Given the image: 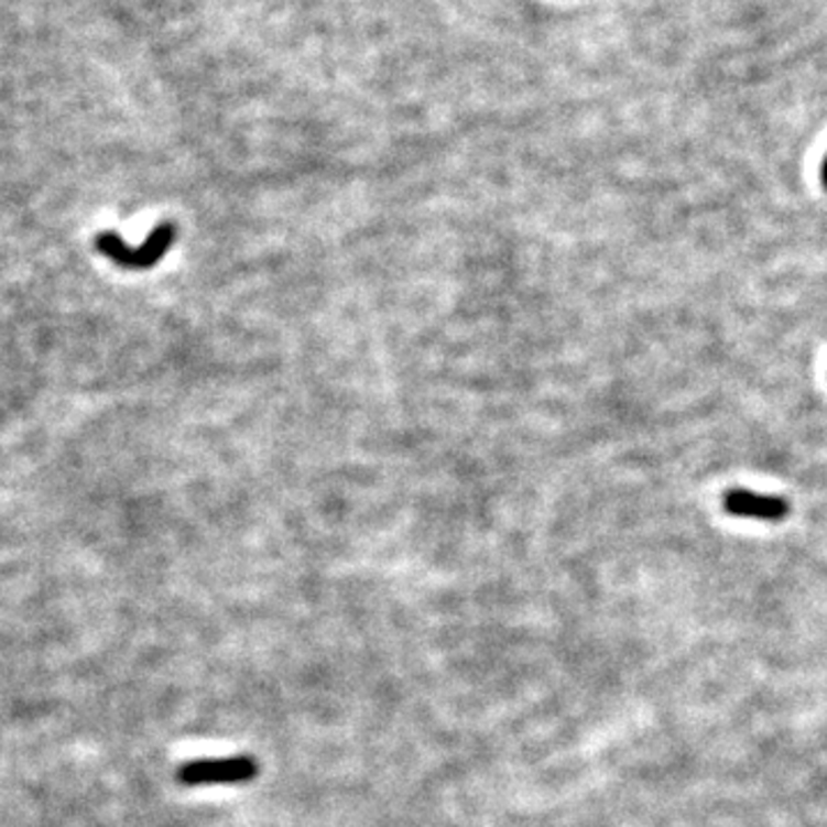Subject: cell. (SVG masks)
<instances>
[{"instance_id": "cell-1", "label": "cell", "mask_w": 827, "mask_h": 827, "mask_svg": "<svg viewBox=\"0 0 827 827\" xmlns=\"http://www.w3.org/2000/svg\"><path fill=\"white\" fill-rule=\"evenodd\" d=\"M258 775V763L253 757H228V759H203L177 768L175 780L182 786H226L244 784Z\"/></svg>"}, {"instance_id": "cell-2", "label": "cell", "mask_w": 827, "mask_h": 827, "mask_svg": "<svg viewBox=\"0 0 827 827\" xmlns=\"http://www.w3.org/2000/svg\"><path fill=\"white\" fill-rule=\"evenodd\" d=\"M175 239V228L171 224L159 226L143 247H127L122 237L116 232H104L97 239V249L109 255L116 264L124 266V270H148L159 258H162Z\"/></svg>"}, {"instance_id": "cell-3", "label": "cell", "mask_w": 827, "mask_h": 827, "mask_svg": "<svg viewBox=\"0 0 827 827\" xmlns=\"http://www.w3.org/2000/svg\"><path fill=\"white\" fill-rule=\"evenodd\" d=\"M725 509L731 515L763 520V522H780L788 515V503L775 494H759L752 490H731L725 497Z\"/></svg>"}, {"instance_id": "cell-4", "label": "cell", "mask_w": 827, "mask_h": 827, "mask_svg": "<svg viewBox=\"0 0 827 827\" xmlns=\"http://www.w3.org/2000/svg\"><path fill=\"white\" fill-rule=\"evenodd\" d=\"M820 177H823V184H825V189H827V156L823 159V168H820Z\"/></svg>"}]
</instances>
